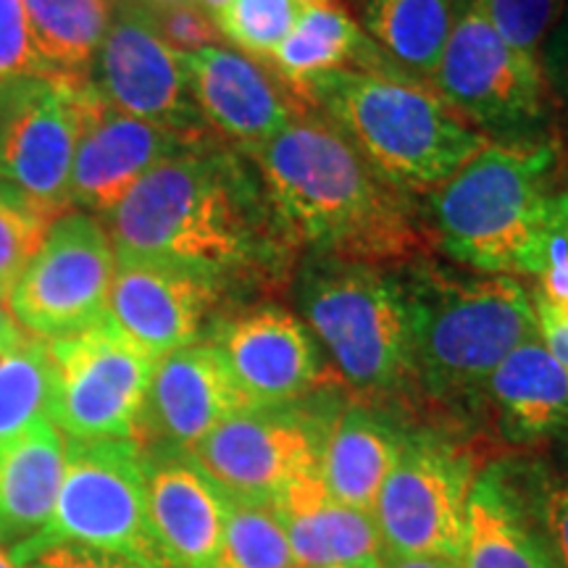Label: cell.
<instances>
[{
  "label": "cell",
  "mask_w": 568,
  "mask_h": 568,
  "mask_svg": "<svg viewBox=\"0 0 568 568\" xmlns=\"http://www.w3.org/2000/svg\"><path fill=\"white\" fill-rule=\"evenodd\" d=\"M456 0H366L368 40L397 67L432 80L456 27Z\"/></svg>",
  "instance_id": "27"
},
{
  "label": "cell",
  "mask_w": 568,
  "mask_h": 568,
  "mask_svg": "<svg viewBox=\"0 0 568 568\" xmlns=\"http://www.w3.org/2000/svg\"><path fill=\"white\" fill-rule=\"evenodd\" d=\"M308 101L403 195L435 193L489 142L435 90L385 69L332 71Z\"/></svg>",
  "instance_id": "3"
},
{
  "label": "cell",
  "mask_w": 568,
  "mask_h": 568,
  "mask_svg": "<svg viewBox=\"0 0 568 568\" xmlns=\"http://www.w3.org/2000/svg\"><path fill=\"white\" fill-rule=\"evenodd\" d=\"M95 67L92 82L113 109L184 138H203L205 122L190 98L182 55L161 38L140 0H116Z\"/></svg>",
  "instance_id": "14"
},
{
  "label": "cell",
  "mask_w": 568,
  "mask_h": 568,
  "mask_svg": "<svg viewBox=\"0 0 568 568\" xmlns=\"http://www.w3.org/2000/svg\"><path fill=\"white\" fill-rule=\"evenodd\" d=\"M293 0H230L216 17L219 32L240 53L255 61H272L297 19Z\"/></svg>",
  "instance_id": "32"
},
{
  "label": "cell",
  "mask_w": 568,
  "mask_h": 568,
  "mask_svg": "<svg viewBox=\"0 0 568 568\" xmlns=\"http://www.w3.org/2000/svg\"><path fill=\"white\" fill-rule=\"evenodd\" d=\"M67 439L51 418L0 450V550L40 535L59 497Z\"/></svg>",
  "instance_id": "25"
},
{
  "label": "cell",
  "mask_w": 568,
  "mask_h": 568,
  "mask_svg": "<svg viewBox=\"0 0 568 568\" xmlns=\"http://www.w3.org/2000/svg\"><path fill=\"white\" fill-rule=\"evenodd\" d=\"M216 347L251 406L303 400L322 376L308 326L280 305H264L226 322Z\"/></svg>",
  "instance_id": "20"
},
{
  "label": "cell",
  "mask_w": 568,
  "mask_h": 568,
  "mask_svg": "<svg viewBox=\"0 0 568 568\" xmlns=\"http://www.w3.org/2000/svg\"><path fill=\"white\" fill-rule=\"evenodd\" d=\"M27 337H30V335H27V332L19 326L17 318L11 316L9 303L0 297V353L13 351V347L24 343Z\"/></svg>",
  "instance_id": "40"
},
{
  "label": "cell",
  "mask_w": 568,
  "mask_h": 568,
  "mask_svg": "<svg viewBox=\"0 0 568 568\" xmlns=\"http://www.w3.org/2000/svg\"><path fill=\"white\" fill-rule=\"evenodd\" d=\"M382 568H460L456 560H443V558H393L387 556Z\"/></svg>",
  "instance_id": "41"
},
{
  "label": "cell",
  "mask_w": 568,
  "mask_h": 568,
  "mask_svg": "<svg viewBox=\"0 0 568 568\" xmlns=\"http://www.w3.org/2000/svg\"><path fill=\"white\" fill-rule=\"evenodd\" d=\"M460 568H556L506 464L477 474L468 497Z\"/></svg>",
  "instance_id": "23"
},
{
  "label": "cell",
  "mask_w": 568,
  "mask_h": 568,
  "mask_svg": "<svg viewBox=\"0 0 568 568\" xmlns=\"http://www.w3.org/2000/svg\"><path fill=\"white\" fill-rule=\"evenodd\" d=\"M429 82L460 119L497 142H531L548 113L542 61L506 45L474 3L458 13Z\"/></svg>",
  "instance_id": "9"
},
{
  "label": "cell",
  "mask_w": 568,
  "mask_h": 568,
  "mask_svg": "<svg viewBox=\"0 0 568 568\" xmlns=\"http://www.w3.org/2000/svg\"><path fill=\"white\" fill-rule=\"evenodd\" d=\"M105 230L116 258L180 266L222 287L282 276L293 247L258 169L209 142L142 176Z\"/></svg>",
  "instance_id": "1"
},
{
  "label": "cell",
  "mask_w": 568,
  "mask_h": 568,
  "mask_svg": "<svg viewBox=\"0 0 568 568\" xmlns=\"http://www.w3.org/2000/svg\"><path fill=\"white\" fill-rule=\"evenodd\" d=\"M295 568H382L379 531L374 518L326 493L318 471L305 474L272 500Z\"/></svg>",
  "instance_id": "21"
},
{
  "label": "cell",
  "mask_w": 568,
  "mask_h": 568,
  "mask_svg": "<svg viewBox=\"0 0 568 568\" xmlns=\"http://www.w3.org/2000/svg\"><path fill=\"white\" fill-rule=\"evenodd\" d=\"M474 458L439 432L406 435L372 518L387 556L460 560Z\"/></svg>",
  "instance_id": "8"
},
{
  "label": "cell",
  "mask_w": 568,
  "mask_h": 568,
  "mask_svg": "<svg viewBox=\"0 0 568 568\" xmlns=\"http://www.w3.org/2000/svg\"><path fill=\"white\" fill-rule=\"evenodd\" d=\"M190 98L205 124L247 155L293 124V101L264 63L224 45L182 55Z\"/></svg>",
  "instance_id": "19"
},
{
  "label": "cell",
  "mask_w": 568,
  "mask_h": 568,
  "mask_svg": "<svg viewBox=\"0 0 568 568\" xmlns=\"http://www.w3.org/2000/svg\"><path fill=\"white\" fill-rule=\"evenodd\" d=\"M116 0H24L34 51L55 71H84L101 51Z\"/></svg>",
  "instance_id": "28"
},
{
  "label": "cell",
  "mask_w": 568,
  "mask_h": 568,
  "mask_svg": "<svg viewBox=\"0 0 568 568\" xmlns=\"http://www.w3.org/2000/svg\"><path fill=\"white\" fill-rule=\"evenodd\" d=\"M332 418L301 400L247 406L205 435L190 456L226 495L272 503L295 479L318 471Z\"/></svg>",
  "instance_id": "13"
},
{
  "label": "cell",
  "mask_w": 568,
  "mask_h": 568,
  "mask_svg": "<svg viewBox=\"0 0 568 568\" xmlns=\"http://www.w3.org/2000/svg\"><path fill=\"white\" fill-rule=\"evenodd\" d=\"M568 439V435H566ZM539 518L545 521L552 556L560 568H568V443L560 450L558 464L539 468Z\"/></svg>",
  "instance_id": "37"
},
{
  "label": "cell",
  "mask_w": 568,
  "mask_h": 568,
  "mask_svg": "<svg viewBox=\"0 0 568 568\" xmlns=\"http://www.w3.org/2000/svg\"><path fill=\"white\" fill-rule=\"evenodd\" d=\"M506 45L539 61L542 42L564 11L566 0H471Z\"/></svg>",
  "instance_id": "33"
},
{
  "label": "cell",
  "mask_w": 568,
  "mask_h": 568,
  "mask_svg": "<svg viewBox=\"0 0 568 568\" xmlns=\"http://www.w3.org/2000/svg\"><path fill=\"white\" fill-rule=\"evenodd\" d=\"M116 253L101 219L67 211L11 287V316L27 335L61 339L103 324Z\"/></svg>",
  "instance_id": "12"
},
{
  "label": "cell",
  "mask_w": 568,
  "mask_h": 568,
  "mask_svg": "<svg viewBox=\"0 0 568 568\" xmlns=\"http://www.w3.org/2000/svg\"><path fill=\"white\" fill-rule=\"evenodd\" d=\"M406 432L372 406H351L326 429L318 477L343 506L372 516Z\"/></svg>",
  "instance_id": "24"
},
{
  "label": "cell",
  "mask_w": 568,
  "mask_h": 568,
  "mask_svg": "<svg viewBox=\"0 0 568 568\" xmlns=\"http://www.w3.org/2000/svg\"><path fill=\"white\" fill-rule=\"evenodd\" d=\"M9 558L17 568H145L130 558L69 542L17 545Z\"/></svg>",
  "instance_id": "38"
},
{
  "label": "cell",
  "mask_w": 568,
  "mask_h": 568,
  "mask_svg": "<svg viewBox=\"0 0 568 568\" xmlns=\"http://www.w3.org/2000/svg\"><path fill=\"white\" fill-rule=\"evenodd\" d=\"M284 84L308 98L311 84L339 69H382L379 48L339 3L297 13L293 30L272 55Z\"/></svg>",
  "instance_id": "26"
},
{
  "label": "cell",
  "mask_w": 568,
  "mask_h": 568,
  "mask_svg": "<svg viewBox=\"0 0 568 568\" xmlns=\"http://www.w3.org/2000/svg\"><path fill=\"white\" fill-rule=\"evenodd\" d=\"M69 542L166 568L148 518L145 464L134 439H67V460L53 514L21 545Z\"/></svg>",
  "instance_id": "7"
},
{
  "label": "cell",
  "mask_w": 568,
  "mask_h": 568,
  "mask_svg": "<svg viewBox=\"0 0 568 568\" xmlns=\"http://www.w3.org/2000/svg\"><path fill=\"white\" fill-rule=\"evenodd\" d=\"M148 518L166 568H216L226 493L187 450H142Z\"/></svg>",
  "instance_id": "17"
},
{
  "label": "cell",
  "mask_w": 568,
  "mask_h": 568,
  "mask_svg": "<svg viewBox=\"0 0 568 568\" xmlns=\"http://www.w3.org/2000/svg\"><path fill=\"white\" fill-rule=\"evenodd\" d=\"M51 355L48 343L27 337L0 353V450L17 443L34 424L51 418Z\"/></svg>",
  "instance_id": "29"
},
{
  "label": "cell",
  "mask_w": 568,
  "mask_h": 568,
  "mask_svg": "<svg viewBox=\"0 0 568 568\" xmlns=\"http://www.w3.org/2000/svg\"><path fill=\"white\" fill-rule=\"evenodd\" d=\"M59 216L63 213L45 209L11 184L0 182V297L3 301L38 255L48 230Z\"/></svg>",
  "instance_id": "31"
},
{
  "label": "cell",
  "mask_w": 568,
  "mask_h": 568,
  "mask_svg": "<svg viewBox=\"0 0 568 568\" xmlns=\"http://www.w3.org/2000/svg\"><path fill=\"white\" fill-rule=\"evenodd\" d=\"M201 142L113 109L92 82L71 163L69 201L92 216H109L142 176Z\"/></svg>",
  "instance_id": "15"
},
{
  "label": "cell",
  "mask_w": 568,
  "mask_h": 568,
  "mask_svg": "<svg viewBox=\"0 0 568 568\" xmlns=\"http://www.w3.org/2000/svg\"><path fill=\"white\" fill-rule=\"evenodd\" d=\"M90 84L84 71L0 82V182L55 213L71 209V163Z\"/></svg>",
  "instance_id": "10"
},
{
  "label": "cell",
  "mask_w": 568,
  "mask_h": 568,
  "mask_svg": "<svg viewBox=\"0 0 568 568\" xmlns=\"http://www.w3.org/2000/svg\"><path fill=\"white\" fill-rule=\"evenodd\" d=\"M222 290L187 268L116 258L103 324L159 361L197 343Z\"/></svg>",
  "instance_id": "16"
},
{
  "label": "cell",
  "mask_w": 568,
  "mask_h": 568,
  "mask_svg": "<svg viewBox=\"0 0 568 568\" xmlns=\"http://www.w3.org/2000/svg\"><path fill=\"white\" fill-rule=\"evenodd\" d=\"M535 314L539 339L548 347L552 358L558 361L560 368L568 374V314L566 311L552 308L542 297L535 295Z\"/></svg>",
  "instance_id": "39"
},
{
  "label": "cell",
  "mask_w": 568,
  "mask_h": 568,
  "mask_svg": "<svg viewBox=\"0 0 568 568\" xmlns=\"http://www.w3.org/2000/svg\"><path fill=\"white\" fill-rule=\"evenodd\" d=\"M145 6V3H142ZM159 27L161 38L169 42V48H174L180 55L197 53L203 48L219 45L222 42V32H219L216 19L209 17L201 6H195L193 0L187 3L166 6V9H148Z\"/></svg>",
  "instance_id": "36"
},
{
  "label": "cell",
  "mask_w": 568,
  "mask_h": 568,
  "mask_svg": "<svg viewBox=\"0 0 568 568\" xmlns=\"http://www.w3.org/2000/svg\"><path fill=\"white\" fill-rule=\"evenodd\" d=\"M297 305L355 389L385 395L414 379V301L408 280L358 261L308 255Z\"/></svg>",
  "instance_id": "6"
},
{
  "label": "cell",
  "mask_w": 568,
  "mask_h": 568,
  "mask_svg": "<svg viewBox=\"0 0 568 568\" xmlns=\"http://www.w3.org/2000/svg\"><path fill=\"white\" fill-rule=\"evenodd\" d=\"M251 159L282 230L311 255L385 266L422 251L406 195L329 122L293 119Z\"/></svg>",
  "instance_id": "2"
},
{
  "label": "cell",
  "mask_w": 568,
  "mask_h": 568,
  "mask_svg": "<svg viewBox=\"0 0 568 568\" xmlns=\"http://www.w3.org/2000/svg\"><path fill=\"white\" fill-rule=\"evenodd\" d=\"M293 3L297 6V11H303V9H316V6H335L337 0H293Z\"/></svg>",
  "instance_id": "43"
},
{
  "label": "cell",
  "mask_w": 568,
  "mask_h": 568,
  "mask_svg": "<svg viewBox=\"0 0 568 568\" xmlns=\"http://www.w3.org/2000/svg\"><path fill=\"white\" fill-rule=\"evenodd\" d=\"M414 301V379L439 400L485 393L495 368L537 337L535 293L518 276L450 274L418 264L408 276Z\"/></svg>",
  "instance_id": "5"
},
{
  "label": "cell",
  "mask_w": 568,
  "mask_h": 568,
  "mask_svg": "<svg viewBox=\"0 0 568 568\" xmlns=\"http://www.w3.org/2000/svg\"><path fill=\"white\" fill-rule=\"evenodd\" d=\"M485 393L508 443L535 445L568 435V374L539 335L495 368Z\"/></svg>",
  "instance_id": "22"
},
{
  "label": "cell",
  "mask_w": 568,
  "mask_h": 568,
  "mask_svg": "<svg viewBox=\"0 0 568 568\" xmlns=\"http://www.w3.org/2000/svg\"><path fill=\"white\" fill-rule=\"evenodd\" d=\"M51 422L63 439H134L155 358L126 343L105 324L51 339Z\"/></svg>",
  "instance_id": "11"
},
{
  "label": "cell",
  "mask_w": 568,
  "mask_h": 568,
  "mask_svg": "<svg viewBox=\"0 0 568 568\" xmlns=\"http://www.w3.org/2000/svg\"><path fill=\"white\" fill-rule=\"evenodd\" d=\"M560 155L548 140L487 142L432 193V232L479 274L535 276Z\"/></svg>",
  "instance_id": "4"
},
{
  "label": "cell",
  "mask_w": 568,
  "mask_h": 568,
  "mask_svg": "<svg viewBox=\"0 0 568 568\" xmlns=\"http://www.w3.org/2000/svg\"><path fill=\"white\" fill-rule=\"evenodd\" d=\"M216 568H295L293 550L272 503L226 495L224 537Z\"/></svg>",
  "instance_id": "30"
},
{
  "label": "cell",
  "mask_w": 568,
  "mask_h": 568,
  "mask_svg": "<svg viewBox=\"0 0 568 568\" xmlns=\"http://www.w3.org/2000/svg\"><path fill=\"white\" fill-rule=\"evenodd\" d=\"M0 568H17L11 564V558H9V552L6 550H0Z\"/></svg>",
  "instance_id": "44"
},
{
  "label": "cell",
  "mask_w": 568,
  "mask_h": 568,
  "mask_svg": "<svg viewBox=\"0 0 568 568\" xmlns=\"http://www.w3.org/2000/svg\"><path fill=\"white\" fill-rule=\"evenodd\" d=\"M537 297L568 314V187L556 190L545 213L537 251Z\"/></svg>",
  "instance_id": "34"
},
{
  "label": "cell",
  "mask_w": 568,
  "mask_h": 568,
  "mask_svg": "<svg viewBox=\"0 0 568 568\" xmlns=\"http://www.w3.org/2000/svg\"><path fill=\"white\" fill-rule=\"evenodd\" d=\"M251 406L216 343H193L155 361L140 437L193 450L219 424Z\"/></svg>",
  "instance_id": "18"
},
{
  "label": "cell",
  "mask_w": 568,
  "mask_h": 568,
  "mask_svg": "<svg viewBox=\"0 0 568 568\" xmlns=\"http://www.w3.org/2000/svg\"><path fill=\"white\" fill-rule=\"evenodd\" d=\"M195 6H201V9L209 13V17H213L216 19L219 13H222L224 9H226V3H230V0H193Z\"/></svg>",
  "instance_id": "42"
},
{
  "label": "cell",
  "mask_w": 568,
  "mask_h": 568,
  "mask_svg": "<svg viewBox=\"0 0 568 568\" xmlns=\"http://www.w3.org/2000/svg\"><path fill=\"white\" fill-rule=\"evenodd\" d=\"M55 71L34 51L24 0H0V82Z\"/></svg>",
  "instance_id": "35"
}]
</instances>
